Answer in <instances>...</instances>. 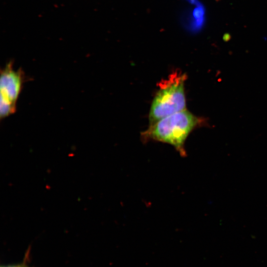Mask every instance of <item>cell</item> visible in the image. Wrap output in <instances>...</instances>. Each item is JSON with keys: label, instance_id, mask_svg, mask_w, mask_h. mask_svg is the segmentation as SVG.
<instances>
[{"label": "cell", "instance_id": "6da1fadb", "mask_svg": "<svg viewBox=\"0 0 267 267\" xmlns=\"http://www.w3.org/2000/svg\"><path fill=\"white\" fill-rule=\"evenodd\" d=\"M205 122L204 119L185 109L151 124L142 133V138L145 141L153 140L169 144L182 157H185L184 143L186 138L195 128Z\"/></svg>", "mask_w": 267, "mask_h": 267}, {"label": "cell", "instance_id": "7a4b0ae2", "mask_svg": "<svg viewBox=\"0 0 267 267\" xmlns=\"http://www.w3.org/2000/svg\"><path fill=\"white\" fill-rule=\"evenodd\" d=\"M186 75L176 71L158 84L159 89L152 102L149 119L150 125L186 109L184 82Z\"/></svg>", "mask_w": 267, "mask_h": 267}, {"label": "cell", "instance_id": "3957f363", "mask_svg": "<svg viewBox=\"0 0 267 267\" xmlns=\"http://www.w3.org/2000/svg\"><path fill=\"white\" fill-rule=\"evenodd\" d=\"M24 75L20 69L15 70L9 63L1 71L0 79V116L2 119L16 110V101L24 83Z\"/></svg>", "mask_w": 267, "mask_h": 267}, {"label": "cell", "instance_id": "277c9868", "mask_svg": "<svg viewBox=\"0 0 267 267\" xmlns=\"http://www.w3.org/2000/svg\"><path fill=\"white\" fill-rule=\"evenodd\" d=\"M1 267H29L24 264H22V265L2 266Z\"/></svg>", "mask_w": 267, "mask_h": 267}]
</instances>
